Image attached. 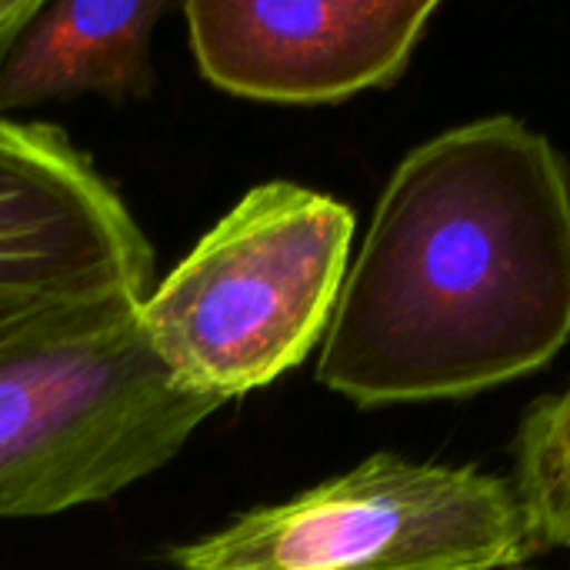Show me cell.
Here are the masks:
<instances>
[{
	"label": "cell",
	"mask_w": 570,
	"mask_h": 570,
	"mask_svg": "<svg viewBox=\"0 0 570 570\" xmlns=\"http://www.w3.org/2000/svg\"><path fill=\"white\" fill-rule=\"evenodd\" d=\"M354 240L347 204L250 187L140 304L170 377L217 404L274 384L324 344Z\"/></svg>",
	"instance_id": "3"
},
{
	"label": "cell",
	"mask_w": 570,
	"mask_h": 570,
	"mask_svg": "<svg viewBox=\"0 0 570 570\" xmlns=\"http://www.w3.org/2000/svg\"><path fill=\"white\" fill-rule=\"evenodd\" d=\"M140 304L117 294L0 331V518L104 504L224 407L170 377Z\"/></svg>",
	"instance_id": "2"
},
{
	"label": "cell",
	"mask_w": 570,
	"mask_h": 570,
	"mask_svg": "<svg viewBox=\"0 0 570 570\" xmlns=\"http://www.w3.org/2000/svg\"><path fill=\"white\" fill-rule=\"evenodd\" d=\"M568 337L564 160L518 117H488L391 174L317 381L361 407L454 401L541 371Z\"/></svg>",
	"instance_id": "1"
},
{
	"label": "cell",
	"mask_w": 570,
	"mask_h": 570,
	"mask_svg": "<svg viewBox=\"0 0 570 570\" xmlns=\"http://www.w3.org/2000/svg\"><path fill=\"white\" fill-rule=\"evenodd\" d=\"M511 484L544 548L570 551V387L524 414Z\"/></svg>",
	"instance_id": "8"
},
{
	"label": "cell",
	"mask_w": 570,
	"mask_h": 570,
	"mask_svg": "<svg viewBox=\"0 0 570 570\" xmlns=\"http://www.w3.org/2000/svg\"><path fill=\"white\" fill-rule=\"evenodd\" d=\"M37 7H40V0H0V67L7 60L10 43L27 27V20L37 13Z\"/></svg>",
	"instance_id": "9"
},
{
	"label": "cell",
	"mask_w": 570,
	"mask_h": 570,
	"mask_svg": "<svg viewBox=\"0 0 570 570\" xmlns=\"http://www.w3.org/2000/svg\"><path fill=\"white\" fill-rule=\"evenodd\" d=\"M154 250L70 137L0 117V331L53 307L150 294Z\"/></svg>",
	"instance_id": "5"
},
{
	"label": "cell",
	"mask_w": 570,
	"mask_h": 570,
	"mask_svg": "<svg viewBox=\"0 0 570 570\" xmlns=\"http://www.w3.org/2000/svg\"><path fill=\"white\" fill-rule=\"evenodd\" d=\"M508 570H531V568H508Z\"/></svg>",
	"instance_id": "10"
},
{
	"label": "cell",
	"mask_w": 570,
	"mask_h": 570,
	"mask_svg": "<svg viewBox=\"0 0 570 570\" xmlns=\"http://www.w3.org/2000/svg\"><path fill=\"white\" fill-rule=\"evenodd\" d=\"M438 0H190L184 3L200 73L237 97L334 104L391 87Z\"/></svg>",
	"instance_id": "6"
},
{
	"label": "cell",
	"mask_w": 570,
	"mask_h": 570,
	"mask_svg": "<svg viewBox=\"0 0 570 570\" xmlns=\"http://www.w3.org/2000/svg\"><path fill=\"white\" fill-rule=\"evenodd\" d=\"M544 541L511 481L374 454L180 544L170 570H508Z\"/></svg>",
	"instance_id": "4"
},
{
	"label": "cell",
	"mask_w": 570,
	"mask_h": 570,
	"mask_svg": "<svg viewBox=\"0 0 570 570\" xmlns=\"http://www.w3.org/2000/svg\"><path fill=\"white\" fill-rule=\"evenodd\" d=\"M164 13V0H40L0 67V114L77 94L147 97L157 80L150 37Z\"/></svg>",
	"instance_id": "7"
}]
</instances>
